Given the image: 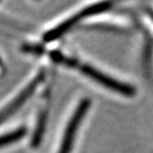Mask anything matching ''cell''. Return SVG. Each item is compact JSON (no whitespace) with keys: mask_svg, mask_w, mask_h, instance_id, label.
<instances>
[{"mask_svg":"<svg viewBox=\"0 0 153 153\" xmlns=\"http://www.w3.org/2000/svg\"><path fill=\"white\" fill-rule=\"evenodd\" d=\"M111 5H112L111 2H99L88 6V7L84 8L82 10L79 11L78 13L73 15L72 17L68 18L66 21L61 23L60 25H58L57 27H55V28L46 32L45 35L43 36V40H44L45 43H50L55 41V40H57L62 35L65 34L67 31H69L70 29L73 28L79 21H82L85 18L90 17L91 15L99 14L103 11H106L108 9H109Z\"/></svg>","mask_w":153,"mask_h":153,"instance_id":"cell-1","label":"cell"},{"mask_svg":"<svg viewBox=\"0 0 153 153\" xmlns=\"http://www.w3.org/2000/svg\"><path fill=\"white\" fill-rule=\"evenodd\" d=\"M90 106H91V100L88 99H84L79 102L76 108L75 109L74 114L72 115V117L70 118L68 124H67L65 133H64L62 142H61V146L58 153H71L78 128L79 126V124H81L84 116L87 114L88 108H90Z\"/></svg>","mask_w":153,"mask_h":153,"instance_id":"cell-2","label":"cell"},{"mask_svg":"<svg viewBox=\"0 0 153 153\" xmlns=\"http://www.w3.org/2000/svg\"><path fill=\"white\" fill-rule=\"evenodd\" d=\"M76 67L81 71L82 74L88 76V78L93 79L94 82H99L100 85H103L108 90H111L115 91V93L121 94L123 96L131 97L133 96L135 91L134 88L129 85H126L124 82L116 81L115 79L111 78L109 76L103 74V73L100 72L99 70L93 68V67L88 65H81V64H76Z\"/></svg>","mask_w":153,"mask_h":153,"instance_id":"cell-3","label":"cell"},{"mask_svg":"<svg viewBox=\"0 0 153 153\" xmlns=\"http://www.w3.org/2000/svg\"><path fill=\"white\" fill-rule=\"evenodd\" d=\"M44 73H40L28 85H26L25 88L20 91V94L15 97L13 100H11L9 102V105L4 106L1 111H0V124L3 123L5 120L10 117L11 115H13L18 109L22 108V105L25 103L27 100L30 99V97L35 93L36 88L38 85L41 84L44 79Z\"/></svg>","mask_w":153,"mask_h":153,"instance_id":"cell-4","label":"cell"},{"mask_svg":"<svg viewBox=\"0 0 153 153\" xmlns=\"http://www.w3.org/2000/svg\"><path fill=\"white\" fill-rule=\"evenodd\" d=\"M46 124H47V111H43L42 112H40L38 116L37 123H36L34 133H33V136L31 138V143H30L31 147L37 148L41 144V141L45 133Z\"/></svg>","mask_w":153,"mask_h":153,"instance_id":"cell-5","label":"cell"},{"mask_svg":"<svg viewBox=\"0 0 153 153\" xmlns=\"http://www.w3.org/2000/svg\"><path fill=\"white\" fill-rule=\"evenodd\" d=\"M26 133H27L26 127L22 126L13 131H10V132H8V133L3 134V135L0 136V148L4 147V146H7L9 144H12V143L20 140L22 137L26 135Z\"/></svg>","mask_w":153,"mask_h":153,"instance_id":"cell-6","label":"cell"},{"mask_svg":"<svg viewBox=\"0 0 153 153\" xmlns=\"http://www.w3.org/2000/svg\"><path fill=\"white\" fill-rule=\"evenodd\" d=\"M23 51L33 54H41L43 53V47L38 45H28V46H24Z\"/></svg>","mask_w":153,"mask_h":153,"instance_id":"cell-7","label":"cell"},{"mask_svg":"<svg viewBox=\"0 0 153 153\" xmlns=\"http://www.w3.org/2000/svg\"><path fill=\"white\" fill-rule=\"evenodd\" d=\"M1 63H2V62H1V58H0V66H1Z\"/></svg>","mask_w":153,"mask_h":153,"instance_id":"cell-8","label":"cell"}]
</instances>
